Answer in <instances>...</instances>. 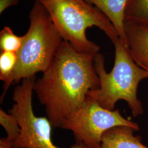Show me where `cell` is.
Segmentation results:
<instances>
[{"mask_svg": "<svg viewBox=\"0 0 148 148\" xmlns=\"http://www.w3.org/2000/svg\"><path fill=\"white\" fill-rule=\"evenodd\" d=\"M95 55L79 52L63 40L50 66L35 80L34 92L53 127H60L84 104L90 92L99 88Z\"/></svg>", "mask_w": 148, "mask_h": 148, "instance_id": "1", "label": "cell"}, {"mask_svg": "<svg viewBox=\"0 0 148 148\" xmlns=\"http://www.w3.org/2000/svg\"><path fill=\"white\" fill-rule=\"evenodd\" d=\"M112 43L115 47L113 68L110 73H107L104 57L99 53L95 55V66L100 86L98 89L90 92L88 96L110 110H115L116 104L120 100L125 101L133 116H138L143 114V108L138 98V87L140 81L148 79V71L138 65L120 38Z\"/></svg>", "mask_w": 148, "mask_h": 148, "instance_id": "2", "label": "cell"}, {"mask_svg": "<svg viewBox=\"0 0 148 148\" xmlns=\"http://www.w3.org/2000/svg\"><path fill=\"white\" fill-rule=\"evenodd\" d=\"M30 27L23 35V42L17 52V63L11 77L4 82L3 100L13 84L44 73L53 62L63 38L53 24L47 11L35 1L29 14Z\"/></svg>", "mask_w": 148, "mask_h": 148, "instance_id": "3", "label": "cell"}, {"mask_svg": "<svg viewBox=\"0 0 148 148\" xmlns=\"http://www.w3.org/2000/svg\"><path fill=\"white\" fill-rule=\"evenodd\" d=\"M47 11L63 40L80 53L97 54L100 47L86 36L88 28L96 27L112 42L119 38L111 21L85 0H35Z\"/></svg>", "mask_w": 148, "mask_h": 148, "instance_id": "4", "label": "cell"}, {"mask_svg": "<svg viewBox=\"0 0 148 148\" xmlns=\"http://www.w3.org/2000/svg\"><path fill=\"white\" fill-rule=\"evenodd\" d=\"M35 77L23 79L13 92L14 103L8 113L15 117L20 133L13 143L15 148H60L52 140V124L46 117L36 116L32 108V95ZM70 148H88L77 142Z\"/></svg>", "mask_w": 148, "mask_h": 148, "instance_id": "5", "label": "cell"}, {"mask_svg": "<svg viewBox=\"0 0 148 148\" xmlns=\"http://www.w3.org/2000/svg\"><path fill=\"white\" fill-rule=\"evenodd\" d=\"M125 126L139 130L136 122L127 120L116 109L104 108L87 97L84 104L63 122L60 128L71 131L76 142L88 148H100L102 136L113 127Z\"/></svg>", "mask_w": 148, "mask_h": 148, "instance_id": "6", "label": "cell"}, {"mask_svg": "<svg viewBox=\"0 0 148 148\" xmlns=\"http://www.w3.org/2000/svg\"><path fill=\"white\" fill-rule=\"evenodd\" d=\"M125 33L127 48L133 60L148 71V21L126 19Z\"/></svg>", "mask_w": 148, "mask_h": 148, "instance_id": "7", "label": "cell"}, {"mask_svg": "<svg viewBox=\"0 0 148 148\" xmlns=\"http://www.w3.org/2000/svg\"><path fill=\"white\" fill-rule=\"evenodd\" d=\"M134 128L125 126L113 127L102 136L100 148H148L140 136H134Z\"/></svg>", "mask_w": 148, "mask_h": 148, "instance_id": "8", "label": "cell"}, {"mask_svg": "<svg viewBox=\"0 0 148 148\" xmlns=\"http://www.w3.org/2000/svg\"><path fill=\"white\" fill-rule=\"evenodd\" d=\"M95 5L111 21L119 37L127 46L125 33V10L128 0H85Z\"/></svg>", "mask_w": 148, "mask_h": 148, "instance_id": "9", "label": "cell"}, {"mask_svg": "<svg viewBox=\"0 0 148 148\" xmlns=\"http://www.w3.org/2000/svg\"><path fill=\"white\" fill-rule=\"evenodd\" d=\"M23 42V36H17L10 27H4L0 32V48L1 52L17 53L21 48Z\"/></svg>", "mask_w": 148, "mask_h": 148, "instance_id": "10", "label": "cell"}, {"mask_svg": "<svg viewBox=\"0 0 148 148\" xmlns=\"http://www.w3.org/2000/svg\"><path fill=\"white\" fill-rule=\"evenodd\" d=\"M126 19L148 21V0H128L125 10Z\"/></svg>", "mask_w": 148, "mask_h": 148, "instance_id": "11", "label": "cell"}, {"mask_svg": "<svg viewBox=\"0 0 148 148\" xmlns=\"http://www.w3.org/2000/svg\"><path fill=\"white\" fill-rule=\"evenodd\" d=\"M0 123L5 130L6 138L14 143L20 133V126L16 117L12 114L6 113L2 109H0Z\"/></svg>", "mask_w": 148, "mask_h": 148, "instance_id": "12", "label": "cell"}, {"mask_svg": "<svg viewBox=\"0 0 148 148\" xmlns=\"http://www.w3.org/2000/svg\"><path fill=\"white\" fill-rule=\"evenodd\" d=\"M17 63L16 53L1 52L0 54V79L4 82L11 77Z\"/></svg>", "mask_w": 148, "mask_h": 148, "instance_id": "13", "label": "cell"}, {"mask_svg": "<svg viewBox=\"0 0 148 148\" xmlns=\"http://www.w3.org/2000/svg\"><path fill=\"white\" fill-rule=\"evenodd\" d=\"M19 0H0V13L2 14L11 6L17 5Z\"/></svg>", "mask_w": 148, "mask_h": 148, "instance_id": "14", "label": "cell"}, {"mask_svg": "<svg viewBox=\"0 0 148 148\" xmlns=\"http://www.w3.org/2000/svg\"><path fill=\"white\" fill-rule=\"evenodd\" d=\"M0 148H15L13 143L8 140L6 138H2L0 140Z\"/></svg>", "mask_w": 148, "mask_h": 148, "instance_id": "15", "label": "cell"}]
</instances>
